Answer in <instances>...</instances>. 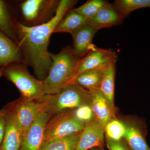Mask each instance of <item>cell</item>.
Returning a JSON list of instances; mask_svg holds the SVG:
<instances>
[{"label": "cell", "mask_w": 150, "mask_h": 150, "mask_svg": "<svg viewBox=\"0 0 150 150\" xmlns=\"http://www.w3.org/2000/svg\"><path fill=\"white\" fill-rule=\"evenodd\" d=\"M10 103L23 138L38 115L44 109L45 101L44 99L42 101L28 100L21 97Z\"/></svg>", "instance_id": "52a82bcc"}, {"label": "cell", "mask_w": 150, "mask_h": 150, "mask_svg": "<svg viewBox=\"0 0 150 150\" xmlns=\"http://www.w3.org/2000/svg\"><path fill=\"white\" fill-rule=\"evenodd\" d=\"M116 62H112L109 65L99 88L100 90L113 108H114L115 80Z\"/></svg>", "instance_id": "ffe728a7"}, {"label": "cell", "mask_w": 150, "mask_h": 150, "mask_svg": "<svg viewBox=\"0 0 150 150\" xmlns=\"http://www.w3.org/2000/svg\"><path fill=\"white\" fill-rule=\"evenodd\" d=\"M106 144L108 150H131L123 139L115 142L106 139Z\"/></svg>", "instance_id": "4316f807"}, {"label": "cell", "mask_w": 150, "mask_h": 150, "mask_svg": "<svg viewBox=\"0 0 150 150\" xmlns=\"http://www.w3.org/2000/svg\"><path fill=\"white\" fill-rule=\"evenodd\" d=\"M13 5L10 2L0 0V31L17 43Z\"/></svg>", "instance_id": "e0dca14e"}, {"label": "cell", "mask_w": 150, "mask_h": 150, "mask_svg": "<svg viewBox=\"0 0 150 150\" xmlns=\"http://www.w3.org/2000/svg\"><path fill=\"white\" fill-rule=\"evenodd\" d=\"M104 134V127L96 118L86 123L75 150H90L103 147Z\"/></svg>", "instance_id": "30bf717a"}, {"label": "cell", "mask_w": 150, "mask_h": 150, "mask_svg": "<svg viewBox=\"0 0 150 150\" xmlns=\"http://www.w3.org/2000/svg\"><path fill=\"white\" fill-rule=\"evenodd\" d=\"M108 2V1L105 0H89L81 6L74 8V10L89 20Z\"/></svg>", "instance_id": "cb8c5ba5"}, {"label": "cell", "mask_w": 150, "mask_h": 150, "mask_svg": "<svg viewBox=\"0 0 150 150\" xmlns=\"http://www.w3.org/2000/svg\"><path fill=\"white\" fill-rule=\"evenodd\" d=\"M51 64L49 72L42 83L46 95L57 93L73 83L77 74L81 59L75 55L71 46L63 48L57 54H51Z\"/></svg>", "instance_id": "7a4b0ae2"}, {"label": "cell", "mask_w": 150, "mask_h": 150, "mask_svg": "<svg viewBox=\"0 0 150 150\" xmlns=\"http://www.w3.org/2000/svg\"><path fill=\"white\" fill-rule=\"evenodd\" d=\"M6 123V112L4 106L0 110V148L5 134Z\"/></svg>", "instance_id": "484cf974"}, {"label": "cell", "mask_w": 150, "mask_h": 150, "mask_svg": "<svg viewBox=\"0 0 150 150\" xmlns=\"http://www.w3.org/2000/svg\"><path fill=\"white\" fill-rule=\"evenodd\" d=\"M91 95L90 105L95 118L103 127L110 120L115 118V108L99 88L89 91Z\"/></svg>", "instance_id": "7c38bea8"}, {"label": "cell", "mask_w": 150, "mask_h": 150, "mask_svg": "<svg viewBox=\"0 0 150 150\" xmlns=\"http://www.w3.org/2000/svg\"><path fill=\"white\" fill-rule=\"evenodd\" d=\"M112 5L125 18L134 11L150 7V0H115Z\"/></svg>", "instance_id": "44dd1931"}, {"label": "cell", "mask_w": 150, "mask_h": 150, "mask_svg": "<svg viewBox=\"0 0 150 150\" xmlns=\"http://www.w3.org/2000/svg\"><path fill=\"white\" fill-rule=\"evenodd\" d=\"M85 126V123L76 118L73 110L56 114L52 118L51 117L46 125L44 144L81 133Z\"/></svg>", "instance_id": "8992f818"}, {"label": "cell", "mask_w": 150, "mask_h": 150, "mask_svg": "<svg viewBox=\"0 0 150 150\" xmlns=\"http://www.w3.org/2000/svg\"><path fill=\"white\" fill-rule=\"evenodd\" d=\"M124 19L113 5L108 2L92 18L88 20V23L100 30L121 24Z\"/></svg>", "instance_id": "5bb4252c"}, {"label": "cell", "mask_w": 150, "mask_h": 150, "mask_svg": "<svg viewBox=\"0 0 150 150\" xmlns=\"http://www.w3.org/2000/svg\"><path fill=\"white\" fill-rule=\"evenodd\" d=\"M1 77L13 83L24 99L42 101L46 95L42 81L33 76L23 63H12L3 67L0 69Z\"/></svg>", "instance_id": "3957f363"}, {"label": "cell", "mask_w": 150, "mask_h": 150, "mask_svg": "<svg viewBox=\"0 0 150 150\" xmlns=\"http://www.w3.org/2000/svg\"><path fill=\"white\" fill-rule=\"evenodd\" d=\"M109 65L81 73L75 77L73 83L81 86L88 91L99 88Z\"/></svg>", "instance_id": "ac0fdd59"}, {"label": "cell", "mask_w": 150, "mask_h": 150, "mask_svg": "<svg viewBox=\"0 0 150 150\" xmlns=\"http://www.w3.org/2000/svg\"><path fill=\"white\" fill-rule=\"evenodd\" d=\"M5 107L6 112V127L0 150H19L23 137L15 118L10 103H8Z\"/></svg>", "instance_id": "8fae6325"}, {"label": "cell", "mask_w": 150, "mask_h": 150, "mask_svg": "<svg viewBox=\"0 0 150 150\" xmlns=\"http://www.w3.org/2000/svg\"><path fill=\"white\" fill-rule=\"evenodd\" d=\"M74 112L76 118L85 124L95 118L90 104L81 105L75 109Z\"/></svg>", "instance_id": "d4e9b609"}, {"label": "cell", "mask_w": 150, "mask_h": 150, "mask_svg": "<svg viewBox=\"0 0 150 150\" xmlns=\"http://www.w3.org/2000/svg\"><path fill=\"white\" fill-rule=\"evenodd\" d=\"M43 110L51 117L58 113L73 110L81 105L90 104L89 92L76 84L68 85L57 93L46 95Z\"/></svg>", "instance_id": "277c9868"}, {"label": "cell", "mask_w": 150, "mask_h": 150, "mask_svg": "<svg viewBox=\"0 0 150 150\" xmlns=\"http://www.w3.org/2000/svg\"><path fill=\"white\" fill-rule=\"evenodd\" d=\"M90 150H104L103 147H98L94 148V149H91Z\"/></svg>", "instance_id": "83f0119b"}, {"label": "cell", "mask_w": 150, "mask_h": 150, "mask_svg": "<svg viewBox=\"0 0 150 150\" xmlns=\"http://www.w3.org/2000/svg\"><path fill=\"white\" fill-rule=\"evenodd\" d=\"M99 30L88 23L71 34L73 40L72 48L78 59L81 60L88 53L94 36Z\"/></svg>", "instance_id": "4fadbf2b"}, {"label": "cell", "mask_w": 150, "mask_h": 150, "mask_svg": "<svg viewBox=\"0 0 150 150\" xmlns=\"http://www.w3.org/2000/svg\"><path fill=\"white\" fill-rule=\"evenodd\" d=\"M81 134L46 142L43 144L40 150H75Z\"/></svg>", "instance_id": "603a6c76"}, {"label": "cell", "mask_w": 150, "mask_h": 150, "mask_svg": "<svg viewBox=\"0 0 150 150\" xmlns=\"http://www.w3.org/2000/svg\"><path fill=\"white\" fill-rule=\"evenodd\" d=\"M51 116L46 111H41L23 137L19 150H40L44 144L46 125Z\"/></svg>", "instance_id": "9c48e42d"}, {"label": "cell", "mask_w": 150, "mask_h": 150, "mask_svg": "<svg viewBox=\"0 0 150 150\" xmlns=\"http://www.w3.org/2000/svg\"><path fill=\"white\" fill-rule=\"evenodd\" d=\"M104 129L106 139L118 142L124 139L127 126L125 123L115 117L106 123Z\"/></svg>", "instance_id": "7402d4cb"}, {"label": "cell", "mask_w": 150, "mask_h": 150, "mask_svg": "<svg viewBox=\"0 0 150 150\" xmlns=\"http://www.w3.org/2000/svg\"><path fill=\"white\" fill-rule=\"evenodd\" d=\"M14 63H23L20 48L16 42L0 31V69Z\"/></svg>", "instance_id": "2e32d148"}, {"label": "cell", "mask_w": 150, "mask_h": 150, "mask_svg": "<svg viewBox=\"0 0 150 150\" xmlns=\"http://www.w3.org/2000/svg\"><path fill=\"white\" fill-rule=\"evenodd\" d=\"M76 0H61L56 15L44 24L28 27L15 19V29L18 44L22 54L23 63L32 67L38 79L46 77L51 67V54L48 46L51 34L60 21L78 3Z\"/></svg>", "instance_id": "6da1fadb"}, {"label": "cell", "mask_w": 150, "mask_h": 150, "mask_svg": "<svg viewBox=\"0 0 150 150\" xmlns=\"http://www.w3.org/2000/svg\"><path fill=\"white\" fill-rule=\"evenodd\" d=\"M88 23V20L71 9L63 17L54 29V32H66L72 34Z\"/></svg>", "instance_id": "d6986e66"}, {"label": "cell", "mask_w": 150, "mask_h": 150, "mask_svg": "<svg viewBox=\"0 0 150 150\" xmlns=\"http://www.w3.org/2000/svg\"><path fill=\"white\" fill-rule=\"evenodd\" d=\"M60 1L58 0L23 1L16 7L20 18L17 20L28 27L46 23L55 16Z\"/></svg>", "instance_id": "5b68a950"}, {"label": "cell", "mask_w": 150, "mask_h": 150, "mask_svg": "<svg viewBox=\"0 0 150 150\" xmlns=\"http://www.w3.org/2000/svg\"><path fill=\"white\" fill-rule=\"evenodd\" d=\"M117 60L118 56L115 51L98 48L92 43L88 53L79 63L77 75L88 70L106 67Z\"/></svg>", "instance_id": "ba28073f"}, {"label": "cell", "mask_w": 150, "mask_h": 150, "mask_svg": "<svg viewBox=\"0 0 150 150\" xmlns=\"http://www.w3.org/2000/svg\"><path fill=\"white\" fill-rule=\"evenodd\" d=\"M127 130L124 139L131 150H150L146 139L144 125L138 120L126 124Z\"/></svg>", "instance_id": "9a60e30c"}]
</instances>
